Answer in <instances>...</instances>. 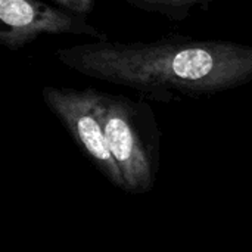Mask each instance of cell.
Wrapping results in <instances>:
<instances>
[{
  "instance_id": "1",
  "label": "cell",
  "mask_w": 252,
  "mask_h": 252,
  "mask_svg": "<svg viewBox=\"0 0 252 252\" xmlns=\"http://www.w3.org/2000/svg\"><path fill=\"white\" fill-rule=\"evenodd\" d=\"M66 68L159 102L207 97L252 81V46L183 35L154 41L94 40L62 47Z\"/></svg>"
},
{
  "instance_id": "2",
  "label": "cell",
  "mask_w": 252,
  "mask_h": 252,
  "mask_svg": "<svg viewBox=\"0 0 252 252\" xmlns=\"http://www.w3.org/2000/svg\"><path fill=\"white\" fill-rule=\"evenodd\" d=\"M102 124L109 151L123 173L126 192H149L157 182L161 136L151 105L105 93Z\"/></svg>"
},
{
  "instance_id": "3",
  "label": "cell",
  "mask_w": 252,
  "mask_h": 252,
  "mask_svg": "<svg viewBox=\"0 0 252 252\" xmlns=\"http://www.w3.org/2000/svg\"><path fill=\"white\" fill-rule=\"evenodd\" d=\"M105 92L93 87L77 90L46 86L41 97L47 108L62 121L71 137L86 152L97 170L117 188L127 190L123 173L115 162L102 124Z\"/></svg>"
},
{
  "instance_id": "4",
  "label": "cell",
  "mask_w": 252,
  "mask_h": 252,
  "mask_svg": "<svg viewBox=\"0 0 252 252\" xmlns=\"http://www.w3.org/2000/svg\"><path fill=\"white\" fill-rule=\"evenodd\" d=\"M41 35H75L108 40L84 16L43 0H0V43L19 50Z\"/></svg>"
},
{
  "instance_id": "5",
  "label": "cell",
  "mask_w": 252,
  "mask_h": 252,
  "mask_svg": "<svg viewBox=\"0 0 252 252\" xmlns=\"http://www.w3.org/2000/svg\"><path fill=\"white\" fill-rule=\"evenodd\" d=\"M214 0H126L127 4L148 12L161 15L173 22L186 21L195 10H205Z\"/></svg>"
},
{
  "instance_id": "6",
  "label": "cell",
  "mask_w": 252,
  "mask_h": 252,
  "mask_svg": "<svg viewBox=\"0 0 252 252\" xmlns=\"http://www.w3.org/2000/svg\"><path fill=\"white\" fill-rule=\"evenodd\" d=\"M62 9L80 16H89L94 9V0H53Z\"/></svg>"
}]
</instances>
